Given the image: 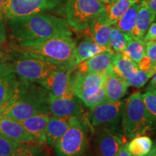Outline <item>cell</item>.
Returning a JSON list of instances; mask_svg holds the SVG:
<instances>
[{"mask_svg":"<svg viewBox=\"0 0 156 156\" xmlns=\"http://www.w3.org/2000/svg\"><path fill=\"white\" fill-rule=\"evenodd\" d=\"M9 45L30 46L53 37L72 33L65 19L45 13L7 20Z\"/></svg>","mask_w":156,"mask_h":156,"instance_id":"6da1fadb","label":"cell"},{"mask_svg":"<svg viewBox=\"0 0 156 156\" xmlns=\"http://www.w3.org/2000/svg\"><path fill=\"white\" fill-rule=\"evenodd\" d=\"M41 114H51L47 90L22 80H18L14 92L0 107V116L18 122Z\"/></svg>","mask_w":156,"mask_h":156,"instance_id":"7a4b0ae2","label":"cell"},{"mask_svg":"<svg viewBox=\"0 0 156 156\" xmlns=\"http://www.w3.org/2000/svg\"><path fill=\"white\" fill-rule=\"evenodd\" d=\"M75 45L76 42L73 38L72 33H68L53 37L34 46H16L9 44V49L32 54L59 67L76 69Z\"/></svg>","mask_w":156,"mask_h":156,"instance_id":"3957f363","label":"cell"},{"mask_svg":"<svg viewBox=\"0 0 156 156\" xmlns=\"http://www.w3.org/2000/svg\"><path fill=\"white\" fill-rule=\"evenodd\" d=\"M0 62L5 64L19 80L39 83L51 73L63 67L17 50L9 49Z\"/></svg>","mask_w":156,"mask_h":156,"instance_id":"277c9868","label":"cell"},{"mask_svg":"<svg viewBox=\"0 0 156 156\" xmlns=\"http://www.w3.org/2000/svg\"><path fill=\"white\" fill-rule=\"evenodd\" d=\"M154 122L145 108L141 93H134L123 101L122 129L126 139L146 133Z\"/></svg>","mask_w":156,"mask_h":156,"instance_id":"5b68a950","label":"cell"},{"mask_svg":"<svg viewBox=\"0 0 156 156\" xmlns=\"http://www.w3.org/2000/svg\"><path fill=\"white\" fill-rule=\"evenodd\" d=\"M107 74L75 72L73 76V87L75 96L90 109L107 101L103 87Z\"/></svg>","mask_w":156,"mask_h":156,"instance_id":"8992f818","label":"cell"},{"mask_svg":"<svg viewBox=\"0 0 156 156\" xmlns=\"http://www.w3.org/2000/svg\"><path fill=\"white\" fill-rule=\"evenodd\" d=\"M104 9V4L97 0H67L64 7L69 26L81 33L88 30Z\"/></svg>","mask_w":156,"mask_h":156,"instance_id":"52a82bcc","label":"cell"},{"mask_svg":"<svg viewBox=\"0 0 156 156\" xmlns=\"http://www.w3.org/2000/svg\"><path fill=\"white\" fill-rule=\"evenodd\" d=\"M87 119L73 116L67 131L54 145L57 156H84L87 147Z\"/></svg>","mask_w":156,"mask_h":156,"instance_id":"ba28073f","label":"cell"},{"mask_svg":"<svg viewBox=\"0 0 156 156\" xmlns=\"http://www.w3.org/2000/svg\"><path fill=\"white\" fill-rule=\"evenodd\" d=\"M64 0H7L0 17L9 19L28 16L54 9L62 5Z\"/></svg>","mask_w":156,"mask_h":156,"instance_id":"9c48e42d","label":"cell"},{"mask_svg":"<svg viewBox=\"0 0 156 156\" xmlns=\"http://www.w3.org/2000/svg\"><path fill=\"white\" fill-rule=\"evenodd\" d=\"M123 101H106L90 109L87 122L96 129L106 128L118 132L122 121Z\"/></svg>","mask_w":156,"mask_h":156,"instance_id":"30bf717a","label":"cell"},{"mask_svg":"<svg viewBox=\"0 0 156 156\" xmlns=\"http://www.w3.org/2000/svg\"><path fill=\"white\" fill-rule=\"evenodd\" d=\"M75 70L73 67H60L38 84L47 90L48 94L55 97L75 96L72 75Z\"/></svg>","mask_w":156,"mask_h":156,"instance_id":"8fae6325","label":"cell"},{"mask_svg":"<svg viewBox=\"0 0 156 156\" xmlns=\"http://www.w3.org/2000/svg\"><path fill=\"white\" fill-rule=\"evenodd\" d=\"M51 116L58 117H85L83 103L77 96L58 98L48 94Z\"/></svg>","mask_w":156,"mask_h":156,"instance_id":"7c38bea8","label":"cell"},{"mask_svg":"<svg viewBox=\"0 0 156 156\" xmlns=\"http://www.w3.org/2000/svg\"><path fill=\"white\" fill-rule=\"evenodd\" d=\"M97 131L98 149L100 156H114L125 144L122 135L114 130L103 128Z\"/></svg>","mask_w":156,"mask_h":156,"instance_id":"4fadbf2b","label":"cell"},{"mask_svg":"<svg viewBox=\"0 0 156 156\" xmlns=\"http://www.w3.org/2000/svg\"><path fill=\"white\" fill-rule=\"evenodd\" d=\"M0 134L18 144L36 143L34 136L18 121L0 116Z\"/></svg>","mask_w":156,"mask_h":156,"instance_id":"5bb4252c","label":"cell"},{"mask_svg":"<svg viewBox=\"0 0 156 156\" xmlns=\"http://www.w3.org/2000/svg\"><path fill=\"white\" fill-rule=\"evenodd\" d=\"M114 52H103L87 58L77 65L75 71L79 73H108L112 69V60Z\"/></svg>","mask_w":156,"mask_h":156,"instance_id":"9a60e30c","label":"cell"},{"mask_svg":"<svg viewBox=\"0 0 156 156\" xmlns=\"http://www.w3.org/2000/svg\"><path fill=\"white\" fill-rule=\"evenodd\" d=\"M85 33V36L80 41L76 43L75 52V64L76 66L80 62L93 57L97 54L112 51L110 48L101 46L95 42L87 33Z\"/></svg>","mask_w":156,"mask_h":156,"instance_id":"2e32d148","label":"cell"},{"mask_svg":"<svg viewBox=\"0 0 156 156\" xmlns=\"http://www.w3.org/2000/svg\"><path fill=\"white\" fill-rule=\"evenodd\" d=\"M51 116L50 114H37L20 122L34 136L36 143L44 145L46 144V127Z\"/></svg>","mask_w":156,"mask_h":156,"instance_id":"e0dca14e","label":"cell"},{"mask_svg":"<svg viewBox=\"0 0 156 156\" xmlns=\"http://www.w3.org/2000/svg\"><path fill=\"white\" fill-rule=\"evenodd\" d=\"M140 0H109L105 5L104 11L98 19L109 25H113L132 5Z\"/></svg>","mask_w":156,"mask_h":156,"instance_id":"ac0fdd59","label":"cell"},{"mask_svg":"<svg viewBox=\"0 0 156 156\" xmlns=\"http://www.w3.org/2000/svg\"><path fill=\"white\" fill-rule=\"evenodd\" d=\"M103 87L107 101H118L126 94L128 85L124 79L115 75L112 69L107 74Z\"/></svg>","mask_w":156,"mask_h":156,"instance_id":"d6986e66","label":"cell"},{"mask_svg":"<svg viewBox=\"0 0 156 156\" xmlns=\"http://www.w3.org/2000/svg\"><path fill=\"white\" fill-rule=\"evenodd\" d=\"M72 117L51 116L46 127V144L54 147L63 134L67 131L72 122Z\"/></svg>","mask_w":156,"mask_h":156,"instance_id":"ffe728a7","label":"cell"},{"mask_svg":"<svg viewBox=\"0 0 156 156\" xmlns=\"http://www.w3.org/2000/svg\"><path fill=\"white\" fill-rule=\"evenodd\" d=\"M112 69L115 75L124 80L132 77L139 71L137 64L122 53H114L112 56Z\"/></svg>","mask_w":156,"mask_h":156,"instance_id":"44dd1931","label":"cell"},{"mask_svg":"<svg viewBox=\"0 0 156 156\" xmlns=\"http://www.w3.org/2000/svg\"><path fill=\"white\" fill-rule=\"evenodd\" d=\"M18 80L5 64L0 62V107L14 92Z\"/></svg>","mask_w":156,"mask_h":156,"instance_id":"7402d4cb","label":"cell"},{"mask_svg":"<svg viewBox=\"0 0 156 156\" xmlns=\"http://www.w3.org/2000/svg\"><path fill=\"white\" fill-rule=\"evenodd\" d=\"M155 14L156 12L148 7L140 5L136 15L135 25L131 33L132 38H143L150 25L153 23Z\"/></svg>","mask_w":156,"mask_h":156,"instance_id":"603a6c76","label":"cell"},{"mask_svg":"<svg viewBox=\"0 0 156 156\" xmlns=\"http://www.w3.org/2000/svg\"><path fill=\"white\" fill-rule=\"evenodd\" d=\"M112 25H109L98 19L88 30L85 31L101 46L109 48V38L112 32Z\"/></svg>","mask_w":156,"mask_h":156,"instance_id":"cb8c5ba5","label":"cell"},{"mask_svg":"<svg viewBox=\"0 0 156 156\" xmlns=\"http://www.w3.org/2000/svg\"><path fill=\"white\" fill-rule=\"evenodd\" d=\"M140 7V2L132 5L123 14L122 16L113 25V26L122 32L131 34L135 25L136 15H137Z\"/></svg>","mask_w":156,"mask_h":156,"instance_id":"d4e9b609","label":"cell"},{"mask_svg":"<svg viewBox=\"0 0 156 156\" xmlns=\"http://www.w3.org/2000/svg\"><path fill=\"white\" fill-rule=\"evenodd\" d=\"M132 156H146L153 147V141L148 136L139 135L126 143Z\"/></svg>","mask_w":156,"mask_h":156,"instance_id":"484cf974","label":"cell"},{"mask_svg":"<svg viewBox=\"0 0 156 156\" xmlns=\"http://www.w3.org/2000/svg\"><path fill=\"white\" fill-rule=\"evenodd\" d=\"M122 53L137 64L146 56V42L142 38H132Z\"/></svg>","mask_w":156,"mask_h":156,"instance_id":"4316f807","label":"cell"},{"mask_svg":"<svg viewBox=\"0 0 156 156\" xmlns=\"http://www.w3.org/2000/svg\"><path fill=\"white\" fill-rule=\"evenodd\" d=\"M132 38L131 34L122 32L112 26L109 38V48L114 53H122Z\"/></svg>","mask_w":156,"mask_h":156,"instance_id":"83f0119b","label":"cell"},{"mask_svg":"<svg viewBox=\"0 0 156 156\" xmlns=\"http://www.w3.org/2000/svg\"><path fill=\"white\" fill-rule=\"evenodd\" d=\"M42 146L38 143L17 144L12 156H44Z\"/></svg>","mask_w":156,"mask_h":156,"instance_id":"f1b7e54d","label":"cell"},{"mask_svg":"<svg viewBox=\"0 0 156 156\" xmlns=\"http://www.w3.org/2000/svg\"><path fill=\"white\" fill-rule=\"evenodd\" d=\"M142 97L147 112L154 122H156V91L147 90L144 94H142Z\"/></svg>","mask_w":156,"mask_h":156,"instance_id":"f546056e","label":"cell"},{"mask_svg":"<svg viewBox=\"0 0 156 156\" xmlns=\"http://www.w3.org/2000/svg\"><path fill=\"white\" fill-rule=\"evenodd\" d=\"M153 75L147 72L140 70L132 77L125 80V82L128 86H132L136 88H140L145 85L146 83L149 80L150 78L153 77Z\"/></svg>","mask_w":156,"mask_h":156,"instance_id":"4dcf8cb0","label":"cell"},{"mask_svg":"<svg viewBox=\"0 0 156 156\" xmlns=\"http://www.w3.org/2000/svg\"><path fill=\"white\" fill-rule=\"evenodd\" d=\"M17 144L0 134V156H12Z\"/></svg>","mask_w":156,"mask_h":156,"instance_id":"1f68e13d","label":"cell"},{"mask_svg":"<svg viewBox=\"0 0 156 156\" xmlns=\"http://www.w3.org/2000/svg\"><path fill=\"white\" fill-rule=\"evenodd\" d=\"M9 45H7V34L6 20L0 17V60L8 51Z\"/></svg>","mask_w":156,"mask_h":156,"instance_id":"d6a6232c","label":"cell"},{"mask_svg":"<svg viewBox=\"0 0 156 156\" xmlns=\"http://www.w3.org/2000/svg\"><path fill=\"white\" fill-rule=\"evenodd\" d=\"M146 56L156 67V41H150L146 44Z\"/></svg>","mask_w":156,"mask_h":156,"instance_id":"836d02e7","label":"cell"},{"mask_svg":"<svg viewBox=\"0 0 156 156\" xmlns=\"http://www.w3.org/2000/svg\"><path fill=\"white\" fill-rule=\"evenodd\" d=\"M145 41H156V23H153L150 25L147 29V33L143 37Z\"/></svg>","mask_w":156,"mask_h":156,"instance_id":"e575fe53","label":"cell"},{"mask_svg":"<svg viewBox=\"0 0 156 156\" xmlns=\"http://www.w3.org/2000/svg\"><path fill=\"white\" fill-rule=\"evenodd\" d=\"M140 5L145 6L156 12V0H140Z\"/></svg>","mask_w":156,"mask_h":156,"instance_id":"d590c367","label":"cell"},{"mask_svg":"<svg viewBox=\"0 0 156 156\" xmlns=\"http://www.w3.org/2000/svg\"><path fill=\"white\" fill-rule=\"evenodd\" d=\"M114 156H132V155L128 151L126 143H125L122 146V148L120 149V151H119Z\"/></svg>","mask_w":156,"mask_h":156,"instance_id":"8d00e7d4","label":"cell"},{"mask_svg":"<svg viewBox=\"0 0 156 156\" xmlns=\"http://www.w3.org/2000/svg\"><path fill=\"white\" fill-rule=\"evenodd\" d=\"M147 90H153L156 91V73L155 75L153 76V78L150 82L149 85L147 87Z\"/></svg>","mask_w":156,"mask_h":156,"instance_id":"74e56055","label":"cell"},{"mask_svg":"<svg viewBox=\"0 0 156 156\" xmlns=\"http://www.w3.org/2000/svg\"><path fill=\"white\" fill-rule=\"evenodd\" d=\"M7 0H0V15H1L2 12L4 7H5V4L7 3Z\"/></svg>","mask_w":156,"mask_h":156,"instance_id":"f35d334b","label":"cell"},{"mask_svg":"<svg viewBox=\"0 0 156 156\" xmlns=\"http://www.w3.org/2000/svg\"><path fill=\"white\" fill-rule=\"evenodd\" d=\"M146 156H156V146L155 145L153 147H152L151 151Z\"/></svg>","mask_w":156,"mask_h":156,"instance_id":"ab89813d","label":"cell"},{"mask_svg":"<svg viewBox=\"0 0 156 156\" xmlns=\"http://www.w3.org/2000/svg\"><path fill=\"white\" fill-rule=\"evenodd\" d=\"M97 1L101 2H102V3H106V2H108L109 0H97Z\"/></svg>","mask_w":156,"mask_h":156,"instance_id":"60d3db41","label":"cell"},{"mask_svg":"<svg viewBox=\"0 0 156 156\" xmlns=\"http://www.w3.org/2000/svg\"><path fill=\"white\" fill-rule=\"evenodd\" d=\"M155 146H156V144H155Z\"/></svg>","mask_w":156,"mask_h":156,"instance_id":"b9f144b4","label":"cell"}]
</instances>
